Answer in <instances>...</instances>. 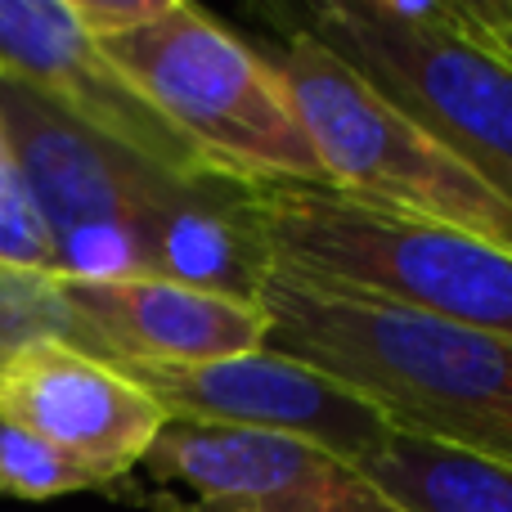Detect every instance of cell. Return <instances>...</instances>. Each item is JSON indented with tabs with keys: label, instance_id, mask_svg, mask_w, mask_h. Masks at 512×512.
Instances as JSON below:
<instances>
[{
	"label": "cell",
	"instance_id": "obj_1",
	"mask_svg": "<svg viewBox=\"0 0 512 512\" xmlns=\"http://www.w3.org/2000/svg\"><path fill=\"white\" fill-rule=\"evenodd\" d=\"M270 351L333 378L396 432L512 468V342L261 265Z\"/></svg>",
	"mask_w": 512,
	"mask_h": 512
},
{
	"label": "cell",
	"instance_id": "obj_2",
	"mask_svg": "<svg viewBox=\"0 0 512 512\" xmlns=\"http://www.w3.org/2000/svg\"><path fill=\"white\" fill-rule=\"evenodd\" d=\"M243 225L261 265L512 342V248L297 185H252Z\"/></svg>",
	"mask_w": 512,
	"mask_h": 512
},
{
	"label": "cell",
	"instance_id": "obj_3",
	"mask_svg": "<svg viewBox=\"0 0 512 512\" xmlns=\"http://www.w3.org/2000/svg\"><path fill=\"white\" fill-rule=\"evenodd\" d=\"M212 171L239 185L328 189L283 72L194 0L158 23L99 41Z\"/></svg>",
	"mask_w": 512,
	"mask_h": 512
},
{
	"label": "cell",
	"instance_id": "obj_4",
	"mask_svg": "<svg viewBox=\"0 0 512 512\" xmlns=\"http://www.w3.org/2000/svg\"><path fill=\"white\" fill-rule=\"evenodd\" d=\"M274 63L333 194L512 248V198L504 189L391 104L310 27H297Z\"/></svg>",
	"mask_w": 512,
	"mask_h": 512
},
{
	"label": "cell",
	"instance_id": "obj_5",
	"mask_svg": "<svg viewBox=\"0 0 512 512\" xmlns=\"http://www.w3.org/2000/svg\"><path fill=\"white\" fill-rule=\"evenodd\" d=\"M0 135L50 221L63 279L153 274L158 225L194 189H207L108 144L9 77H0Z\"/></svg>",
	"mask_w": 512,
	"mask_h": 512
},
{
	"label": "cell",
	"instance_id": "obj_6",
	"mask_svg": "<svg viewBox=\"0 0 512 512\" xmlns=\"http://www.w3.org/2000/svg\"><path fill=\"white\" fill-rule=\"evenodd\" d=\"M310 32L512 198V63L495 45L391 32L360 0L310 5Z\"/></svg>",
	"mask_w": 512,
	"mask_h": 512
},
{
	"label": "cell",
	"instance_id": "obj_7",
	"mask_svg": "<svg viewBox=\"0 0 512 512\" xmlns=\"http://www.w3.org/2000/svg\"><path fill=\"white\" fill-rule=\"evenodd\" d=\"M180 423L274 432L360 468L396 427L333 378L270 346L212 364H113Z\"/></svg>",
	"mask_w": 512,
	"mask_h": 512
},
{
	"label": "cell",
	"instance_id": "obj_8",
	"mask_svg": "<svg viewBox=\"0 0 512 512\" xmlns=\"http://www.w3.org/2000/svg\"><path fill=\"white\" fill-rule=\"evenodd\" d=\"M0 77L23 81L86 131L189 185L230 180L212 171L149 104L122 63L81 27L72 0H0Z\"/></svg>",
	"mask_w": 512,
	"mask_h": 512
},
{
	"label": "cell",
	"instance_id": "obj_9",
	"mask_svg": "<svg viewBox=\"0 0 512 512\" xmlns=\"http://www.w3.org/2000/svg\"><path fill=\"white\" fill-rule=\"evenodd\" d=\"M140 468L189 495L167 512H400L346 459L274 432L171 418Z\"/></svg>",
	"mask_w": 512,
	"mask_h": 512
},
{
	"label": "cell",
	"instance_id": "obj_10",
	"mask_svg": "<svg viewBox=\"0 0 512 512\" xmlns=\"http://www.w3.org/2000/svg\"><path fill=\"white\" fill-rule=\"evenodd\" d=\"M0 409L81 463L99 490L140 468L171 423L135 378L63 342L36 346L0 373Z\"/></svg>",
	"mask_w": 512,
	"mask_h": 512
},
{
	"label": "cell",
	"instance_id": "obj_11",
	"mask_svg": "<svg viewBox=\"0 0 512 512\" xmlns=\"http://www.w3.org/2000/svg\"><path fill=\"white\" fill-rule=\"evenodd\" d=\"M59 283L90 324L95 355L108 364H212L270 342V315L248 292H216L162 274H59Z\"/></svg>",
	"mask_w": 512,
	"mask_h": 512
},
{
	"label": "cell",
	"instance_id": "obj_12",
	"mask_svg": "<svg viewBox=\"0 0 512 512\" xmlns=\"http://www.w3.org/2000/svg\"><path fill=\"white\" fill-rule=\"evenodd\" d=\"M360 472L400 512H512V468L391 432Z\"/></svg>",
	"mask_w": 512,
	"mask_h": 512
},
{
	"label": "cell",
	"instance_id": "obj_13",
	"mask_svg": "<svg viewBox=\"0 0 512 512\" xmlns=\"http://www.w3.org/2000/svg\"><path fill=\"white\" fill-rule=\"evenodd\" d=\"M45 342H63L95 355V337L68 301L59 274L0 265V373Z\"/></svg>",
	"mask_w": 512,
	"mask_h": 512
},
{
	"label": "cell",
	"instance_id": "obj_14",
	"mask_svg": "<svg viewBox=\"0 0 512 512\" xmlns=\"http://www.w3.org/2000/svg\"><path fill=\"white\" fill-rule=\"evenodd\" d=\"M77 490H99V481L27 423H18L9 409H0V495L41 504V499L77 495Z\"/></svg>",
	"mask_w": 512,
	"mask_h": 512
},
{
	"label": "cell",
	"instance_id": "obj_15",
	"mask_svg": "<svg viewBox=\"0 0 512 512\" xmlns=\"http://www.w3.org/2000/svg\"><path fill=\"white\" fill-rule=\"evenodd\" d=\"M0 265L59 274V248H54L50 221H45L36 194L27 189V176L18 171L9 144L0 149Z\"/></svg>",
	"mask_w": 512,
	"mask_h": 512
},
{
	"label": "cell",
	"instance_id": "obj_16",
	"mask_svg": "<svg viewBox=\"0 0 512 512\" xmlns=\"http://www.w3.org/2000/svg\"><path fill=\"white\" fill-rule=\"evenodd\" d=\"M171 0H72V14L81 18L95 41H117V36H131L140 27L158 23L167 14Z\"/></svg>",
	"mask_w": 512,
	"mask_h": 512
},
{
	"label": "cell",
	"instance_id": "obj_17",
	"mask_svg": "<svg viewBox=\"0 0 512 512\" xmlns=\"http://www.w3.org/2000/svg\"><path fill=\"white\" fill-rule=\"evenodd\" d=\"M477 5H481V18H486V27H490L495 50L512 63V0H477Z\"/></svg>",
	"mask_w": 512,
	"mask_h": 512
}]
</instances>
